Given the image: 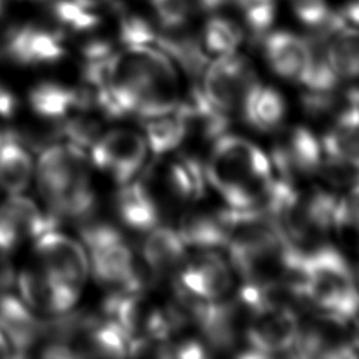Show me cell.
Instances as JSON below:
<instances>
[{
  "mask_svg": "<svg viewBox=\"0 0 359 359\" xmlns=\"http://www.w3.org/2000/svg\"><path fill=\"white\" fill-rule=\"evenodd\" d=\"M114 205L119 220L129 229L149 231L160 223L161 208L143 178L122 184Z\"/></svg>",
  "mask_w": 359,
  "mask_h": 359,
  "instance_id": "obj_17",
  "label": "cell"
},
{
  "mask_svg": "<svg viewBox=\"0 0 359 359\" xmlns=\"http://www.w3.org/2000/svg\"><path fill=\"white\" fill-rule=\"evenodd\" d=\"M0 142H1V132H0Z\"/></svg>",
  "mask_w": 359,
  "mask_h": 359,
  "instance_id": "obj_39",
  "label": "cell"
},
{
  "mask_svg": "<svg viewBox=\"0 0 359 359\" xmlns=\"http://www.w3.org/2000/svg\"><path fill=\"white\" fill-rule=\"evenodd\" d=\"M0 330L10 341L13 356H27L45 338V321L8 290L0 292Z\"/></svg>",
  "mask_w": 359,
  "mask_h": 359,
  "instance_id": "obj_15",
  "label": "cell"
},
{
  "mask_svg": "<svg viewBox=\"0 0 359 359\" xmlns=\"http://www.w3.org/2000/svg\"><path fill=\"white\" fill-rule=\"evenodd\" d=\"M269 67L282 79L300 83L306 72L310 49L304 36L290 31H269L259 42Z\"/></svg>",
  "mask_w": 359,
  "mask_h": 359,
  "instance_id": "obj_16",
  "label": "cell"
},
{
  "mask_svg": "<svg viewBox=\"0 0 359 359\" xmlns=\"http://www.w3.org/2000/svg\"><path fill=\"white\" fill-rule=\"evenodd\" d=\"M188 293L203 300H222L233 285L227 262L216 251H202L178 269V282Z\"/></svg>",
  "mask_w": 359,
  "mask_h": 359,
  "instance_id": "obj_13",
  "label": "cell"
},
{
  "mask_svg": "<svg viewBox=\"0 0 359 359\" xmlns=\"http://www.w3.org/2000/svg\"><path fill=\"white\" fill-rule=\"evenodd\" d=\"M240 115L255 129L273 130L285 116V101L275 88L259 84L243 105Z\"/></svg>",
  "mask_w": 359,
  "mask_h": 359,
  "instance_id": "obj_23",
  "label": "cell"
},
{
  "mask_svg": "<svg viewBox=\"0 0 359 359\" xmlns=\"http://www.w3.org/2000/svg\"><path fill=\"white\" fill-rule=\"evenodd\" d=\"M21 1H27V3H34V4H39V6H45L48 1L50 0H21Z\"/></svg>",
  "mask_w": 359,
  "mask_h": 359,
  "instance_id": "obj_37",
  "label": "cell"
},
{
  "mask_svg": "<svg viewBox=\"0 0 359 359\" xmlns=\"http://www.w3.org/2000/svg\"><path fill=\"white\" fill-rule=\"evenodd\" d=\"M90 150L91 164L122 185L136 178L149 147L144 136L137 132L111 129L98 135Z\"/></svg>",
  "mask_w": 359,
  "mask_h": 359,
  "instance_id": "obj_9",
  "label": "cell"
},
{
  "mask_svg": "<svg viewBox=\"0 0 359 359\" xmlns=\"http://www.w3.org/2000/svg\"><path fill=\"white\" fill-rule=\"evenodd\" d=\"M81 240L88 251L94 279L109 290L144 292L153 283L146 268H140L121 231L93 217L79 223Z\"/></svg>",
  "mask_w": 359,
  "mask_h": 359,
  "instance_id": "obj_3",
  "label": "cell"
},
{
  "mask_svg": "<svg viewBox=\"0 0 359 359\" xmlns=\"http://www.w3.org/2000/svg\"><path fill=\"white\" fill-rule=\"evenodd\" d=\"M299 320L293 309L271 307L252 311L248 317L244 341L247 348L240 358H271L279 352L293 349Z\"/></svg>",
  "mask_w": 359,
  "mask_h": 359,
  "instance_id": "obj_10",
  "label": "cell"
},
{
  "mask_svg": "<svg viewBox=\"0 0 359 359\" xmlns=\"http://www.w3.org/2000/svg\"><path fill=\"white\" fill-rule=\"evenodd\" d=\"M156 13L158 27L175 28L187 25L194 13L189 0H150Z\"/></svg>",
  "mask_w": 359,
  "mask_h": 359,
  "instance_id": "obj_28",
  "label": "cell"
},
{
  "mask_svg": "<svg viewBox=\"0 0 359 359\" xmlns=\"http://www.w3.org/2000/svg\"><path fill=\"white\" fill-rule=\"evenodd\" d=\"M177 358L194 359V358H203L206 356V351L203 345L196 339H185L178 344H170V355Z\"/></svg>",
  "mask_w": 359,
  "mask_h": 359,
  "instance_id": "obj_29",
  "label": "cell"
},
{
  "mask_svg": "<svg viewBox=\"0 0 359 359\" xmlns=\"http://www.w3.org/2000/svg\"><path fill=\"white\" fill-rule=\"evenodd\" d=\"M303 292L307 304L348 320L359 311V289L344 255L332 245L304 250Z\"/></svg>",
  "mask_w": 359,
  "mask_h": 359,
  "instance_id": "obj_4",
  "label": "cell"
},
{
  "mask_svg": "<svg viewBox=\"0 0 359 359\" xmlns=\"http://www.w3.org/2000/svg\"><path fill=\"white\" fill-rule=\"evenodd\" d=\"M90 167L84 149L73 143H53L42 149L35 167L36 187L48 212L60 223L72 220L79 224L94 216L97 196Z\"/></svg>",
  "mask_w": 359,
  "mask_h": 359,
  "instance_id": "obj_1",
  "label": "cell"
},
{
  "mask_svg": "<svg viewBox=\"0 0 359 359\" xmlns=\"http://www.w3.org/2000/svg\"><path fill=\"white\" fill-rule=\"evenodd\" d=\"M17 109H18V100L15 94L6 86L0 84V116L8 119L15 115Z\"/></svg>",
  "mask_w": 359,
  "mask_h": 359,
  "instance_id": "obj_30",
  "label": "cell"
},
{
  "mask_svg": "<svg viewBox=\"0 0 359 359\" xmlns=\"http://www.w3.org/2000/svg\"><path fill=\"white\" fill-rule=\"evenodd\" d=\"M203 171L206 182L237 209L262 208L273 180L265 153L250 140L229 133L212 142Z\"/></svg>",
  "mask_w": 359,
  "mask_h": 359,
  "instance_id": "obj_2",
  "label": "cell"
},
{
  "mask_svg": "<svg viewBox=\"0 0 359 359\" xmlns=\"http://www.w3.org/2000/svg\"><path fill=\"white\" fill-rule=\"evenodd\" d=\"M175 230L185 247L201 251H215L224 247V236L217 212L189 210L181 216Z\"/></svg>",
  "mask_w": 359,
  "mask_h": 359,
  "instance_id": "obj_22",
  "label": "cell"
},
{
  "mask_svg": "<svg viewBox=\"0 0 359 359\" xmlns=\"http://www.w3.org/2000/svg\"><path fill=\"white\" fill-rule=\"evenodd\" d=\"M87 1L93 3L94 6L104 7V8H107V7H109V6H112L115 3V0H87Z\"/></svg>",
  "mask_w": 359,
  "mask_h": 359,
  "instance_id": "obj_35",
  "label": "cell"
},
{
  "mask_svg": "<svg viewBox=\"0 0 359 359\" xmlns=\"http://www.w3.org/2000/svg\"><path fill=\"white\" fill-rule=\"evenodd\" d=\"M185 248L175 229L158 224L149 230L142 244V258L153 282L180 269L185 261Z\"/></svg>",
  "mask_w": 359,
  "mask_h": 359,
  "instance_id": "obj_18",
  "label": "cell"
},
{
  "mask_svg": "<svg viewBox=\"0 0 359 359\" xmlns=\"http://www.w3.org/2000/svg\"><path fill=\"white\" fill-rule=\"evenodd\" d=\"M67 55L66 36L50 24H14L0 28V60L18 66H52Z\"/></svg>",
  "mask_w": 359,
  "mask_h": 359,
  "instance_id": "obj_7",
  "label": "cell"
},
{
  "mask_svg": "<svg viewBox=\"0 0 359 359\" xmlns=\"http://www.w3.org/2000/svg\"><path fill=\"white\" fill-rule=\"evenodd\" d=\"M28 102L38 116L55 125L94 108L90 87L76 88L49 80L41 81L31 88Z\"/></svg>",
  "mask_w": 359,
  "mask_h": 359,
  "instance_id": "obj_14",
  "label": "cell"
},
{
  "mask_svg": "<svg viewBox=\"0 0 359 359\" xmlns=\"http://www.w3.org/2000/svg\"><path fill=\"white\" fill-rule=\"evenodd\" d=\"M34 174L29 149L11 133H1L0 142V189L18 195L28 188Z\"/></svg>",
  "mask_w": 359,
  "mask_h": 359,
  "instance_id": "obj_21",
  "label": "cell"
},
{
  "mask_svg": "<svg viewBox=\"0 0 359 359\" xmlns=\"http://www.w3.org/2000/svg\"><path fill=\"white\" fill-rule=\"evenodd\" d=\"M6 11H7V0H0V21L3 20Z\"/></svg>",
  "mask_w": 359,
  "mask_h": 359,
  "instance_id": "obj_36",
  "label": "cell"
},
{
  "mask_svg": "<svg viewBox=\"0 0 359 359\" xmlns=\"http://www.w3.org/2000/svg\"><path fill=\"white\" fill-rule=\"evenodd\" d=\"M348 318L321 311L299 327L293 355L299 358H356L359 346Z\"/></svg>",
  "mask_w": 359,
  "mask_h": 359,
  "instance_id": "obj_8",
  "label": "cell"
},
{
  "mask_svg": "<svg viewBox=\"0 0 359 359\" xmlns=\"http://www.w3.org/2000/svg\"><path fill=\"white\" fill-rule=\"evenodd\" d=\"M201 80L206 100L226 115L240 114L248 97L261 84L252 63L237 50L209 62Z\"/></svg>",
  "mask_w": 359,
  "mask_h": 359,
  "instance_id": "obj_6",
  "label": "cell"
},
{
  "mask_svg": "<svg viewBox=\"0 0 359 359\" xmlns=\"http://www.w3.org/2000/svg\"><path fill=\"white\" fill-rule=\"evenodd\" d=\"M244 35V29L240 24L216 13L206 21L201 41L208 53L220 56L236 52Z\"/></svg>",
  "mask_w": 359,
  "mask_h": 359,
  "instance_id": "obj_26",
  "label": "cell"
},
{
  "mask_svg": "<svg viewBox=\"0 0 359 359\" xmlns=\"http://www.w3.org/2000/svg\"><path fill=\"white\" fill-rule=\"evenodd\" d=\"M356 283H358V289H359V275H358V280H356Z\"/></svg>",
  "mask_w": 359,
  "mask_h": 359,
  "instance_id": "obj_38",
  "label": "cell"
},
{
  "mask_svg": "<svg viewBox=\"0 0 359 359\" xmlns=\"http://www.w3.org/2000/svg\"><path fill=\"white\" fill-rule=\"evenodd\" d=\"M351 321H353V335H355V341L359 346V311L352 317Z\"/></svg>",
  "mask_w": 359,
  "mask_h": 359,
  "instance_id": "obj_34",
  "label": "cell"
},
{
  "mask_svg": "<svg viewBox=\"0 0 359 359\" xmlns=\"http://www.w3.org/2000/svg\"><path fill=\"white\" fill-rule=\"evenodd\" d=\"M328 60L341 80H359V29L344 25L325 43Z\"/></svg>",
  "mask_w": 359,
  "mask_h": 359,
  "instance_id": "obj_24",
  "label": "cell"
},
{
  "mask_svg": "<svg viewBox=\"0 0 359 359\" xmlns=\"http://www.w3.org/2000/svg\"><path fill=\"white\" fill-rule=\"evenodd\" d=\"M338 11L348 25L359 27V0H346Z\"/></svg>",
  "mask_w": 359,
  "mask_h": 359,
  "instance_id": "obj_32",
  "label": "cell"
},
{
  "mask_svg": "<svg viewBox=\"0 0 359 359\" xmlns=\"http://www.w3.org/2000/svg\"><path fill=\"white\" fill-rule=\"evenodd\" d=\"M231 0H189L191 8L194 13L216 14L222 8L230 4Z\"/></svg>",
  "mask_w": 359,
  "mask_h": 359,
  "instance_id": "obj_31",
  "label": "cell"
},
{
  "mask_svg": "<svg viewBox=\"0 0 359 359\" xmlns=\"http://www.w3.org/2000/svg\"><path fill=\"white\" fill-rule=\"evenodd\" d=\"M13 356V348L10 345V341L4 335V332L0 330V358Z\"/></svg>",
  "mask_w": 359,
  "mask_h": 359,
  "instance_id": "obj_33",
  "label": "cell"
},
{
  "mask_svg": "<svg viewBox=\"0 0 359 359\" xmlns=\"http://www.w3.org/2000/svg\"><path fill=\"white\" fill-rule=\"evenodd\" d=\"M325 156L359 168V104H348L335 115V121L323 139Z\"/></svg>",
  "mask_w": 359,
  "mask_h": 359,
  "instance_id": "obj_20",
  "label": "cell"
},
{
  "mask_svg": "<svg viewBox=\"0 0 359 359\" xmlns=\"http://www.w3.org/2000/svg\"><path fill=\"white\" fill-rule=\"evenodd\" d=\"M59 226L53 215L43 213L29 198L11 195L0 205V254L7 255Z\"/></svg>",
  "mask_w": 359,
  "mask_h": 359,
  "instance_id": "obj_11",
  "label": "cell"
},
{
  "mask_svg": "<svg viewBox=\"0 0 359 359\" xmlns=\"http://www.w3.org/2000/svg\"><path fill=\"white\" fill-rule=\"evenodd\" d=\"M154 46L163 50L191 79L202 77L209 65V53L202 45L201 36L188 31L185 25L175 28L158 27Z\"/></svg>",
  "mask_w": 359,
  "mask_h": 359,
  "instance_id": "obj_19",
  "label": "cell"
},
{
  "mask_svg": "<svg viewBox=\"0 0 359 359\" xmlns=\"http://www.w3.org/2000/svg\"><path fill=\"white\" fill-rule=\"evenodd\" d=\"M296 17L307 28V35L328 39L346 25L339 11L330 7L327 0H289Z\"/></svg>",
  "mask_w": 359,
  "mask_h": 359,
  "instance_id": "obj_25",
  "label": "cell"
},
{
  "mask_svg": "<svg viewBox=\"0 0 359 359\" xmlns=\"http://www.w3.org/2000/svg\"><path fill=\"white\" fill-rule=\"evenodd\" d=\"M144 133L147 147L157 156L177 149L187 139L184 122L175 112L147 119Z\"/></svg>",
  "mask_w": 359,
  "mask_h": 359,
  "instance_id": "obj_27",
  "label": "cell"
},
{
  "mask_svg": "<svg viewBox=\"0 0 359 359\" xmlns=\"http://www.w3.org/2000/svg\"><path fill=\"white\" fill-rule=\"evenodd\" d=\"M34 257L32 268L55 292L63 310L70 311L90 272L86 250L74 238L50 230L34 241Z\"/></svg>",
  "mask_w": 359,
  "mask_h": 359,
  "instance_id": "obj_5",
  "label": "cell"
},
{
  "mask_svg": "<svg viewBox=\"0 0 359 359\" xmlns=\"http://www.w3.org/2000/svg\"><path fill=\"white\" fill-rule=\"evenodd\" d=\"M272 165L279 171V178L294 181L318 172L323 154L316 136L303 126H292L279 133L272 153Z\"/></svg>",
  "mask_w": 359,
  "mask_h": 359,
  "instance_id": "obj_12",
  "label": "cell"
}]
</instances>
